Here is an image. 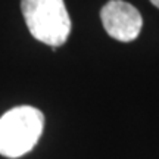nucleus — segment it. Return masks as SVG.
Here are the masks:
<instances>
[{"instance_id": "2", "label": "nucleus", "mask_w": 159, "mask_h": 159, "mask_svg": "<svg viewBox=\"0 0 159 159\" xmlns=\"http://www.w3.org/2000/svg\"><path fill=\"white\" fill-rule=\"evenodd\" d=\"M21 9L35 40L52 47H59L68 40L71 19L63 0H22Z\"/></svg>"}, {"instance_id": "3", "label": "nucleus", "mask_w": 159, "mask_h": 159, "mask_svg": "<svg viewBox=\"0 0 159 159\" xmlns=\"http://www.w3.org/2000/svg\"><path fill=\"white\" fill-rule=\"evenodd\" d=\"M100 19L106 33L122 43L136 40L142 31L140 12L124 0H109L100 11Z\"/></svg>"}, {"instance_id": "1", "label": "nucleus", "mask_w": 159, "mask_h": 159, "mask_svg": "<svg viewBox=\"0 0 159 159\" xmlns=\"http://www.w3.org/2000/svg\"><path fill=\"white\" fill-rule=\"evenodd\" d=\"M43 128L44 115L41 111L28 105L12 108L0 118V155L15 159L31 152Z\"/></svg>"}, {"instance_id": "4", "label": "nucleus", "mask_w": 159, "mask_h": 159, "mask_svg": "<svg viewBox=\"0 0 159 159\" xmlns=\"http://www.w3.org/2000/svg\"><path fill=\"white\" fill-rule=\"evenodd\" d=\"M150 2H152V3H153V5L159 9V0H150Z\"/></svg>"}]
</instances>
